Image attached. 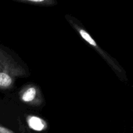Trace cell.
Masks as SVG:
<instances>
[{
	"label": "cell",
	"instance_id": "6da1fadb",
	"mask_svg": "<svg viewBox=\"0 0 133 133\" xmlns=\"http://www.w3.org/2000/svg\"><path fill=\"white\" fill-rule=\"evenodd\" d=\"M28 125L32 129L37 131H43L45 128V123L40 118L36 116H30L27 119Z\"/></svg>",
	"mask_w": 133,
	"mask_h": 133
},
{
	"label": "cell",
	"instance_id": "7a4b0ae2",
	"mask_svg": "<svg viewBox=\"0 0 133 133\" xmlns=\"http://www.w3.org/2000/svg\"><path fill=\"white\" fill-rule=\"evenodd\" d=\"M12 79L8 74L0 72V88L7 87L11 84Z\"/></svg>",
	"mask_w": 133,
	"mask_h": 133
},
{
	"label": "cell",
	"instance_id": "3957f363",
	"mask_svg": "<svg viewBox=\"0 0 133 133\" xmlns=\"http://www.w3.org/2000/svg\"><path fill=\"white\" fill-rule=\"evenodd\" d=\"M36 89L35 88H30L23 94L22 96V99L26 102L31 101L35 99L36 96Z\"/></svg>",
	"mask_w": 133,
	"mask_h": 133
},
{
	"label": "cell",
	"instance_id": "277c9868",
	"mask_svg": "<svg viewBox=\"0 0 133 133\" xmlns=\"http://www.w3.org/2000/svg\"><path fill=\"white\" fill-rule=\"evenodd\" d=\"M79 33H80L81 36L83 37V38L84 39L88 44H90L92 45H94V46H96V45H97L96 42L94 40V39L92 38V36H91L87 31H84V30L83 29H81L80 31H79Z\"/></svg>",
	"mask_w": 133,
	"mask_h": 133
},
{
	"label": "cell",
	"instance_id": "5b68a950",
	"mask_svg": "<svg viewBox=\"0 0 133 133\" xmlns=\"http://www.w3.org/2000/svg\"><path fill=\"white\" fill-rule=\"evenodd\" d=\"M0 133H14L12 131H11L10 130L8 129L5 128V127H3L1 126H0Z\"/></svg>",
	"mask_w": 133,
	"mask_h": 133
},
{
	"label": "cell",
	"instance_id": "8992f818",
	"mask_svg": "<svg viewBox=\"0 0 133 133\" xmlns=\"http://www.w3.org/2000/svg\"><path fill=\"white\" fill-rule=\"evenodd\" d=\"M31 1H32V2H41V1H42V0H38V1H36V0H31Z\"/></svg>",
	"mask_w": 133,
	"mask_h": 133
}]
</instances>
